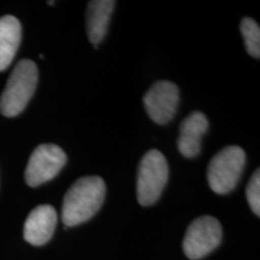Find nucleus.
I'll return each mask as SVG.
<instances>
[{
	"instance_id": "nucleus-1",
	"label": "nucleus",
	"mask_w": 260,
	"mask_h": 260,
	"mask_svg": "<svg viewBox=\"0 0 260 260\" xmlns=\"http://www.w3.org/2000/svg\"><path fill=\"white\" fill-rule=\"evenodd\" d=\"M106 194L105 182L99 176L81 177L69 188L61 205V219L67 226L87 222L99 211Z\"/></svg>"
},
{
	"instance_id": "nucleus-2",
	"label": "nucleus",
	"mask_w": 260,
	"mask_h": 260,
	"mask_svg": "<svg viewBox=\"0 0 260 260\" xmlns=\"http://www.w3.org/2000/svg\"><path fill=\"white\" fill-rule=\"evenodd\" d=\"M38 79V67L34 61L23 59L17 63L0 96V112L5 117H15L23 111L34 95Z\"/></svg>"
},
{
	"instance_id": "nucleus-3",
	"label": "nucleus",
	"mask_w": 260,
	"mask_h": 260,
	"mask_svg": "<svg viewBox=\"0 0 260 260\" xmlns=\"http://www.w3.org/2000/svg\"><path fill=\"white\" fill-rule=\"evenodd\" d=\"M246 165L245 151L239 146H228L211 159L207 168V182L214 193H230L242 176Z\"/></svg>"
},
{
	"instance_id": "nucleus-4",
	"label": "nucleus",
	"mask_w": 260,
	"mask_h": 260,
	"mask_svg": "<svg viewBox=\"0 0 260 260\" xmlns=\"http://www.w3.org/2000/svg\"><path fill=\"white\" fill-rule=\"evenodd\" d=\"M169 180V167L164 154L151 149L144 155L139 165L136 194L141 206L155 204L167 186Z\"/></svg>"
},
{
	"instance_id": "nucleus-5",
	"label": "nucleus",
	"mask_w": 260,
	"mask_h": 260,
	"mask_svg": "<svg viewBox=\"0 0 260 260\" xmlns=\"http://www.w3.org/2000/svg\"><path fill=\"white\" fill-rule=\"evenodd\" d=\"M222 225L212 216H201L188 226L183 239V251L188 258L198 260L210 254L222 241Z\"/></svg>"
},
{
	"instance_id": "nucleus-6",
	"label": "nucleus",
	"mask_w": 260,
	"mask_h": 260,
	"mask_svg": "<svg viewBox=\"0 0 260 260\" xmlns=\"http://www.w3.org/2000/svg\"><path fill=\"white\" fill-rule=\"evenodd\" d=\"M67 154L59 146L44 144L38 146L29 158L24 178L28 186L39 187L51 181L67 164Z\"/></svg>"
},
{
	"instance_id": "nucleus-7",
	"label": "nucleus",
	"mask_w": 260,
	"mask_h": 260,
	"mask_svg": "<svg viewBox=\"0 0 260 260\" xmlns=\"http://www.w3.org/2000/svg\"><path fill=\"white\" fill-rule=\"evenodd\" d=\"M180 90L170 81L155 82L144 96V105L147 115L157 124H167L176 115Z\"/></svg>"
},
{
	"instance_id": "nucleus-8",
	"label": "nucleus",
	"mask_w": 260,
	"mask_h": 260,
	"mask_svg": "<svg viewBox=\"0 0 260 260\" xmlns=\"http://www.w3.org/2000/svg\"><path fill=\"white\" fill-rule=\"evenodd\" d=\"M57 225V212L51 205H40L29 213L24 223L23 236L30 245L42 246L53 235Z\"/></svg>"
},
{
	"instance_id": "nucleus-9",
	"label": "nucleus",
	"mask_w": 260,
	"mask_h": 260,
	"mask_svg": "<svg viewBox=\"0 0 260 260\" xmlns=\"http://www.w3.org/2000/svg\"><path fill=\"white\" fill-rule=\"evenodd\" d=\"M209 129V119L203 112L195 111L181 123L177 147L186 158H194L200 153L201 139Z\"/></svg>"
},
{
	"instance_id": "nucleus-10",
	"label": "nucleus",
	"mask_w": 260,
	"mask_h": 260,
	"mask_svg": "<svg viewBox=\"0 0 260 260\" xmlns=\"http://www.w3.org/2000/svg\"><path fill=\"white\" fill-rule=\"evenodd\" d=\"M113 0H93L88 3L87 9V31L89 41L98 48L105 38L109 28L110 18L115 9Z\"/></svg>"
},
{
	"instance_id": "nucleus-11",
	"label": "nucleus",
	"mask_w": 260,
	"mask_h": 260,
	"mask_svg": "<svg viewBox=\"0 0 260 260\" xmlns=\"http://www.w3.org/2000/svg\"><path fill=\"white\" fill-rule=\"evenodd\" d=\"M22 40V25L11 15L0 18V71L8 69Z\"/></svg>"
},
{
	"instance_id": "nucleus-12",
	"label": "nucleus",
	"mask_w": 260,
	"mask_h": 260,
	"mask_svg": "<svg viewBox=\"0 0 260 260\" xmlns=\"http://www.w3.org/2000/svg\"><path fill=\"white\" fill-rule=\"evenodd\" d=\"M241 34L245 40V47L247 52L258 59L260 57V28L254 19L245 17L242 18L241 24Z\"/></svg>"
},
{
	"instance_id": "nucleus-13",
	"label": "nucleus",
	"mask_w": 260,
	"mask_h": 260,
	"mask_svg": "<svg viewBox=\"0 0 260 260\" xmlns=\"http://www.w3.org/2000/svg\"><path fill=\"white\" fill-rule=\"evenodd\" d=\"M246 197L255 216H260V171L255 170L246 189Z\"/></svg>"
},
{
	"instance_id": "nucleus-14",
	"label": "nucleus",
	"mask_w": 260,
	"mask_h": 260,
	"mask_svg": "<svg viewBox=\"0 0 260 260\" xmlns=\"http://www.w3.org/2000/svg\"><path fill=\"white\" fill-rule=\"evenodd\" d=\"M47 4H50V5H54V2H48Z\"/></svg>"
}]
</instances>
